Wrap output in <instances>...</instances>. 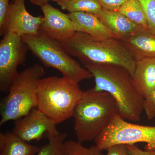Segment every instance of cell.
I'll return each instance as SVG.
<instances>
[{
    "label": "cell",
    "mask_w": 155,
    "mask_h": 155,
    "mask_svg": "<svg viewBox=\"0 0 155 155\" xmlns=\"http://www.w3.org/2000/svg\"><path fill=\"white\" fill-rule=\"evenodd\" d=\"M83 65L94 78V88L107 92L116 101L119 115L125 120L139 121L143 110L144 98L127 69L113 64L88 63Z\"/></svg>",
    "instance_id": "6da1fadb"
},
{
    "label": "cell",
    "mask_w": 155,
    "mask_h": 155,
    "mask_svg": "<svg viewBox=\"0 0 155 155\" xmlns=\"http://www.w3.org/2000/svg\"><path fill=\"white\" fill-rule=\"evenodd\" d=\"M61 45L69 55L77 58L83 64H116L124 67L133 76L135 59L119 39H98L76 31L71 38Z\"/></svg>",
    "instance_id": "7a4b0ae2"
},
{
    "label": "cell",
    "mask_w": 155,
    "mask_h": 155,
    "mask_svg": "<svg viewBox=\"0 0 155 155\" xmlns=\"http://www.w3.org/2000/svg\"><path fill=\"white\" fill-rule=\"evenodd\" d=\"M116 114L119 108L110 94L94 87L83 92L72 116L77 141H94Z\"/></svg>",
    "instance_id": "3957f363"
},
{
    "label": "cell",
    "mask_w": 155,
    "mask_h": 155,
    "mask_svg": "<svg viewBox=\"0 0 155 155\" xmlns=\"http://www.w3.org/2000/svg\"><path fill=\"white\" fill-rule=\"evenodd\" d=\"M83 92L78 84L65 78H43L38 86L36 108L57 125L73 116Z\"/></svg>",
    "instance_id": "277c9868"
},
{
    "label": "cell",
    "mask_w": 155,
    "mask_h": 155,
    "mask_svg": "<svg viewBox=\"0 0 155 155\" xmlns=\"http://www.w3.org/2000/svg\"><path fill=\"white\" fill-rule=\"evenodd\" d=\"M43 67L36 64L18 72L0 104V125L27 115L38 105L37 88L43 78Z\"/></svg>",
    "instance_id": "5b68a950"
},
{
    "label": "cell",
    "mask_w": 155,
    "mask_h": 155,
    "mask_svg": "<svg viewBox=\"0 0 155 155\" xmlns=\"http://www.w3.org/2000/svg\"><path fill=\"white\" fill-rule=\"evenodd\" d=\"M22 38L28 50L45 67L57 69L66 79L78 84L93 78L89 71L71 58L61 43L49 38L40 31L37 35Z\"/></svg>",
    "instance_id": "8992f818"
},
{
    "label": "cell",
    "mask_w": 155,
    "mask_h": 155,
    "mask_svg": "<svg viewBox=\"0 0 155 155\" xmlns=\"http://www.w3.org/2000/svg\"><path fill=\"white\" fill-rule=\"evenodd\" d=\"M94 142L95 145L102 151L115 145L138 143H146L145 150L155 151V126L129 123L116 114Z\"/></svg>",
    "instance_id": "52a82bcc"
},
{
    "label": "cell",
    "mask_w": 155,
    "mask_h": 155,
    "mask_svg": "<svg viewBox=\"0 0 155 155\" xmlns=\"http://www.w3.org/2000/svg\"><path fill=\"white\" fill-rule=\"evenodd\" d=\"M28 50L22 36L7 32L0 41V90L9 89L18 72L17 67L24 64Z\"/></svg>",
    "instance_id": "ba28073f"
},
{
    "label": "cell",
    "mask_w": 155,
    "mask_h": 155,
    "mask_svg": "<svg viewBox=\"0 0 155 155\" xmlns=\"http://www.w3.org/2000/svg\"><path fill=\"white\" fill-rule=\"evenodd\" d=\"M12 132L28 143L39 140L46 133L48 135H56L60 133L56 128V124L37 108L16 120Z\"/></svg>",
    "instance_id": "9c48e42d"
},
{
    "label": "cell",
    "mask_w": 155,
    "mask_h": 155,
    "mask_svg": "<svg viewBox=\"0 0 155 155\" xmlns=\"http://www.w3.org/2000/svg\"><path fill=\"white\" fill-rule=\"evenodd\" d=\"M25 0H15L11 3L7 21L1 35L7 32L19 36L36 35L39 32L43 16L34 17L25 8Z\"/></svg>",
    "instance_id": "30bf717a"
},
{
    "label": "cell",
    "mask_w": 155,
    "mask_h": 155,
    "mask_svg": "<svg viewBox=\"0 0 155 155\" xmlns=\"http://www.w3.org/2000/svg\"><path fill=\"white\" fill-rule=\"evenodd\" d=\"M43 20L40 31L52 39L61 43L69 40L76 32L68 14H65L48 3L41 7Z\"/></svg>",
    "instance_id": "8fae6325"
},
{
    "label": "cell",
    "mask_w": 155,
    "mask_h": 155,
    "mask_svg": "<svg viewBox=\"0 0 155 155\" xmlns=\"http://www.w3.org/2000/svg\"><path fill=\"white\" fill-rule=\"evenodd\" d=\"M95 15L116 38L121 40L143 28L119 11L102 8Z\"/></svg>",
    "instance_id": "7c38bea8"
},
{
    "label": "cell",
    "mask_w": 155,
    "mask_h": 155,
    "mask_svg": "<svg viewBox=\"0 0 155 155\" xmlns=\"http://www.w3.org/2000/svg\"><path fill=\"white\" fill-rule=\"evenodd\" d=\"M121 41L136 61L144 58H155V34L149 29L142 28Z\"/></svg>",
    "instance_id": "4fadbf2b"
},
{
    "label": "cell",
    "mask_w": 155,
    "mask_h": 155,
    "mask_svg": "<svg viewBox=\"0 0 155 155\" xmlns=\"http://www.w3.org/2000/svg\"><path fill=\"white\" fill-rule=\"evenodd\" d=\"M68 15L74 23L76 31L101 39L116 38L95 14L81 12Z\"/></svg>",
    "instance_id": "5bb4252c"
},
{
    "label": "cell",
    "mask_w": 155,
    "mask_h": 155,
    "mask_svg": "<svg viewBox=\"0 0 155 155\" xmlns=\"http://www.w3.org/2000/svg\"><path fill=\"white\" fill-rule=\"evenodd\" d=\"M132 78L137 88L145 98L155 90V58L136 61Z\"/></svg>",
    "instance_id": "9a60e30c"
},
{
    "label": "cell",
    "mask_w": 155,
    "mask_h": 155,
    "mask_svg": "<svg viewBox=\"0 0 155 155\" xmlns=\"http://www.w3.org/2000/svg\"><path fill=\"white\" fill-rule=\"evenodd\" d=\"M39 149L12 132L0 133V155H35Z\"/></svg>",
    "instance_id": "2e32d148"
},
{
    "label": "cell",
    "mask_w": 155,
    "mask_h": 155,
    "mask_svg": "<svg viewBox=\"0 0 155 155\" xmlns=\"http://www.w3.org/2000/svg\"><path fill=\"white\" fill-rule=\"evenodd\" d=\"M118 11L137 25L145 29H149L146 15L138 0H127Z\"/></svg>",
    "instance_id": "e0dca14e"
},
{
    "label": "cell",
    "mask_w": 155,
    "mask_h": 155,
    "mask_svg": "<svg viewBox=\"0 0 155 155\" xmlns=\"http://www.w3.org/2000/svg\"><path fill=\"white\" fill-rule=\"evenodd\" d=\"M57 3L69 13L82 12L96 15L102 9L97 0H65Z\"/></svg>",
    "instance_id": "ac0fdd59"
},
{
    "label": "cell",
    "mask_w": 155,
    "mask_h": 155,
    "mask_svg": "<svg viewBox=\"0 0 155 155\" xmlns=\"http://www.w3.org/2000/svg\"><path fill=\"white\" fill-rule=\"evenodd\" d=\"M66 133L56 135H48V142L40 147L35 155H67L65 147Z\"/></svg>",
    "instance_id": "d6986e66"
},
{
    "label": "cell",
    "mask_w": 155,
    "mask_h": 155,
    "mask_svg": "<svg viewBox=\"0 0 155 155\" xmlns=\"http://www.w3.org/2000/svg\"><path fill=\"white\" fill-rule=\"evenodd\" d=\"M64 144L67 155H104L95 145L87 147L82 143L74 140L66 141Z\"/></svg>",
    "instance_id": "ffe728a7"
},
{
    "label": "cell",
    "mask_w": 155,
    "mask_h": 155,
    "mask_svg": "<svg viewBox=\"0 0 155 155\" xmlns=\"http://www.w3.org/2000/svg\"><path fill=\"white\" fill-rule=\"evenodd\" d=\"M146 15L149 30L155 34V0H138Z\"/></svg>",
    "instance_id": "44dd1931"
},
{
    "label": "cell",
    "mask_w": 155,
    "mask_h": 155,
    "mask_svg": "<svg viewBox=\"0 0 155 155\" xmlns=\"http://www.w3.org/2000/svg\"><path fill=\"white\" fill-rule=\"evenodd\" d=\"M143 110L148 119L152 120L155 118V90L144 99Z\"/></svg>",
    "instance_id": "7402d4cb"
},
{
    "label": "cell",
    "mask_w": 155,
    "mask_h": 155,
    "mask_svg": "<svg viewBox=\"0 0 155 155\" xmlns=\"http://www.w3.org/2000/svg\"><path fill=\"white\" fill-rule=\"evenodd\" d=\"M127 0H97L103 9L110 11H118Z\"/></svg>",
    "instance_id": "603a6c76"
},
{
    "label": "cell",
    "mask_w": 155,
    "mask_h": 155,
    "mask_svg": "<svg viewBox=\"0 0 155 155\" xmlns=\"http://www.w3.org/2000/svg\"><path fill=\"white\" fill-rule=\"evenodd\" d=\"M10 5V0H0V31L4 28L7 21Z\"/></svg>",
    "instance_id": "cb8c5ba5"
},
{
    "label": "cell",
    "mask_w": 155,
    "mask_h": 155,
    "mask_svg": "<svg viewBox=\"0 0 155 155\" xmlns=\"http://www.w3.org/2000/svg\"><path fill=\"white\" fill-rule=\"evenodd\" d=\"M106 150L107 153L106 155H132L125 144L115 145L110 147Z\"/></svg>",
    "instance_id": "d4e9b609"
},
{
    "label": "cell",
    "mask_w": 155,
    "mask_h": 155,
    "mask_svg": "<svg viewBox=\"0 0 155 155\" xmlns=\"http://www.w3.org/2000/svg\"><path fill=\"white\" fill-rule=\"evenodd\" d=\"M129 152L132 155H155V151L140 149L135 144L126 145Z\"/></svg>",
    "instance_id": "484cf974"
},
{
    "label": "cell",
    "mask_w": 155,
    "mask_h": 155,
    "mask_svg": "<svg viewBox=\"0 0 155 155\" xmlns=\"http://www.w3.org/2000/svg\"><path fill=\"white\" fill-rule=\"evenodd\" d=\"M64 1H65V0H30L31 4L40 7L47 4L50 1H54V2H58Z\"/></svg>",
    "instance_id": "4316f807"
},
{
    "label": "cell",
    "mask_w": 155,
    "mask_h": 155,
    "mask_svg": "<svg viewBox=\"0 0 155 155\" xmlns=\"http://www.w3.org/2000/svg\"><path fill=\"white\" fill-rule=\"evenodd\" d=\"M12 1H15V0H12Z\"/></svg>",
    "instance_id": "83f0119b"
}]
</instances>
